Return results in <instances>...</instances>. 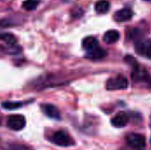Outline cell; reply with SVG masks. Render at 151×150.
I'll return each instance as SVG.
<instances>
[{
  "label": "cell",
  "instance_id": "obj_1",
  "mask_svg": "<svg viewBox=\"0 0 151 150\" xmlns=\"http://www.w3.org/2000/svg\"><path fill=\"white\" fill-rule=\"evenodd\" d=\"M50 141L56 144L57 146H59V147H65V148H67V147H71V146H73L75 144L73 139L65 131H58L56 132Z\"/></svg>",
  "mask_w": 151,
  "mask_h": 150
},
{
  "label": "cell",
  "instance_id": "obj_2",
  "mask_svg": "<svg viewBox=\"0 0 151 150\" xmlns=\"http://www.w3.org/2000/svg\"><path fill=\"white\" fill-rule=\"evenodd\" d=\"M126 139L128 146L134 150H143L146 148V140L142 134L135 133H129Z\"/></svg>",
  "mask_w": 151,
  "mask_h": 150
},
{
  "label": "cell",
  "instance_id": "obj_3",
  "mask_svg": "<svg viewBox=\"0 0 151 150\" xmlns=\"http://www.w3.org/2000/svg\"><path fill=\"white\" fill-rule=\"evenodd\" d=\"M128 87V80L123 75H117L111 77L108 80L106 83V88L108 90H121L126 89Z\"/></svg>",
  "mask_w": 151,
  "mask_h": 150
},
{
  "label": "cell",
  "instance_id": "obj_4",
  "mask_svg": "<svg viewBox=\"0 0 151 150\" xmlns=\"http://www.w3.org/2000/svg\"><path fill=\"white\" fill-rule=\"evenodd\" d=\"M7 126L13 131H20L26 126V118L22 115H12L7 120Z\"/></svg>",
  "mask_w": 151,
  "mask_h": 150
},
{
  "label": "cell",
  "instance_id": "obj_5",
  "mask_svg": "<svg viewBox=\"0 0 151 150\" xmlns=\"http://www.w3.org/2000/svg\"><path fill=\"white\" fill-rule=\"evenodd\" d=\"M135 49L137 53L151 59V41L139 40L135 43Z\"/></svg>",
  "mask_w": 151,
  "mask_h": 150
},
{
  "label": "cell",
  "instance_id": "obj_6",
  "mask_svg": "<svg viewBox=\"0 0 151 150\" xmlns=\"http://www.w3.org/2000/svg\"><path fill=\"white\" fill-rule=\"evenodd\" d=\"M42 111V112L50 118L52 119H56V120H59L61 118V114L60 111H58V109L50 103H43L41 105Z\"/></svg>",
  "mask_w": 151,
  "mask_h": 150
},
{
  "label": "cell",
  "instance_id": "obj_7",
  "mask_svg": "<svg viewBox=\"0 0 151 150\" xmlns=\"http://www.w3.org/2000/svg\"><path fill=\"white\" fill-rule=\"evenodd\" d=\"M129 122V115L127 112L120 111L112 119H111V124L114 127L117 128H122L126 126Z\"/></svg>",
  "mask_w": 151,
  "mask_h": 150
},
{
  "label": "cell",
  "instance_id": "obj_8",
  "mask_svg": "<svg viewBox=\"0 0 151 150\" xmlns=\"http://www.w3.org/2000/svg\"><path fill=\"white\" fill-rule=\"evenodd\" d=\"M133 17V11L128 8H123L119 11H117L114 15L113 19L117 22H126L132 19Z\"/></svg>",
  "mask_w": 151,
  "mask_h": 150
},
{
  "label": "cell",
  "instance_id": "obj_9",
  "mask_svg": "<svg viewBox=\"0 0 151 150\" xmlns=\"http://www.w3.org/2000/svg\"><path fill=\"white\" fill-rule=\"evenodd\" d=\"M107 55L106 50H104L103 48L97 46L96 48L87 51V57L88 58H91V59H102L104 57H105Z\"/></svg>",
  "mask_w": 151,
  "mask_h": 150
},
{
  "label": "cell",
  "instance_id": "obj_10",
  "mask_svg": "<svg viewBox=\"0 0 151 150\" xmlns=\"http://www.w3.org/2000/svg\"><path fill=\"white\" fill-rule=\"evenodd\" d=\"M120 38L119 32L117 30H109L104 35V42L108 44H112L117 42Z\"/></svg>",
  "mask_w": 151,
  "mask_h": 150
},
{
  "label": "cell",
  "instance_id": "obj_11",
  "mask_svg": "<svg viewBox=\"0 0 151 150\" xmlns=\"http://www.w3.org/2000/svg\"><path fill=\"white\" fill-rule=\"evenodd\" d=\"M133 79L134 80H138V81H141V80H148L149 81L150 75H149V72L145 69L140 68L138 65L137 67L134 68V71L133 72Z\"/></svg>",
  "mask_w": 151,
  "mask_h": 150
},
{
  "label": "cell",
  "instance_id": "obj_12",
  "mask_svg": "<svg viewBox=\"0 0 151 150\" xmlns=\"http://www.w3.org/2000/svg\"><path fill=\"white\" fill-rule=\"evenodd\" d=\"M98 45V41L96 38L93 36H88L86 37L82 42V47L86 50V51H89L95 48H96Z\"/></svg>",
  "mask_w": 151,
  "mask_h": 150
},
{
  "label": "cell",
  "instance_id": "obj_13",
  "mask_svg": "<svg viewBox=\"0 0 151 150\" xmlns=\"http://www.w3.org/2000/svg\"><path fill=\"white\" fill-rule=\"evenodd\" d=\"M109 9H110V3L106 0H99L95 5V10L99 14H104L108 12Z\"/></svg>",
  "mask_w": 151,
  "mask_h": 150
},
{
  "label": "cell",
  "instance_id": "obj_14",
  "mask_svg": "<svg viewBox=\"0 0 151 150\" xmlns=\"http://www.w3.org/2000/svg\"><path fill=\"white\" fill-rule=\"evenodd\" d=\"M0 40L11 46H14L17 42L15 36L9 33H0Z\"/></svg>",
  "mask_w": 151,
  "mask_h": 150
},
{
  "label": "cell",
  "instance_id": "obj_15",
  "mask_svg": "<svg viewBox=\"0 0 151 150\" xmlns=\"http://www.w3.org/2000/svg\"><path fill=\"white\" fill-rule=\"evenodd\" d=\"M21 106H22V103H20V102H4L2 103V107L4 109L9 110V111L19 109Z\"/></svg>",
  "mask_w": 151,
  "mask_h": 150
},
{
  "label": "cell",
  "instance_id": "obj_16",
  "mask_svg": "<svg viewBox=\"0 0 151 150\" xmlns=\"http://www.w3.org/2000/svg\"><path fill=\"white\" fill-rule=\"evenodd\" d=\"M39 4V0H26L22 4V7L27 11L35 10Z\"/></svg>",
  "mask_w": 151,
  "mask_h": 150
},
{
  "label": "cell",
  "instance_id": "obj_17",
  "mask_svg": "<svg viewBox=\"0 0 151 150\" xmlns=\"http://www.w3.org/2000/svg\"><path fill=\"white\" fill-rule=\"evenodd\" d=\"M8 150H34L32 148L23 145V144H19V143H12L9 144Z\"/></svg>",
  "mask_w": 151,
  "mask_h": 150
},
{
  "label": "cell",
  "instance_id": "obj_18",
  "mask_svg": "<svg viewBox=\"0 0 151 150\" xmlns=\"http://www.w3.org/2000/svg\"><path fill=\"white\" fill-rule=\"evenodd\" d=\"M62 1H64V2H65V3H71V2H73V1H75V0H62Z\"/></svg>",
  "mask_w": 151,
  "mask_h": 150
},
{
  "label": "cell",
  "instance_id": "obj_19",
  "mask_svg": "<svg viewBox=\"0 0 151 150\" xmlns=\"http://www.w3.org/2000/svg\"><path fill=\"white\" fill-rule=\"evenodd\" d=\"M149 84H150V86L151 87V79H150V80H149Z\"/></svg>",
  "mask_w": 151,
  "mask_h": 150
},
{
  "label": "cell",
  "instance_id": "obj_20",
  "mask_svg": "<svg viewBox=\"0 0 151 150\" xmlns=\"http://www.w3.org/2000/svg\"><path fill=\"white\" fill-rule=\"evenodd\" d=\"M144 1H146V2H151V0H144Z\"/></svg>",
  "mask_w": 151,
  "mask_h": 150
},
{
  "label": "cell",
  "instance_id": "obj_21",
  "mask_svg": "<svg viewBox=\"0 0 151 150\" xmlns=\"http://www.w3.org/2000/svg\"><path fill=\"white\" fill-rule=\"evenodd\" d=\"M150 142H151V140H150Z\"/></svg>",
  "mask_w": 151,
  "mask_h": 150
}]
</instances>
